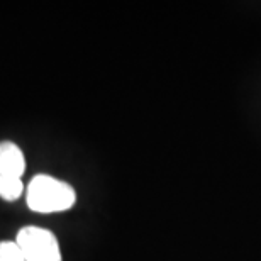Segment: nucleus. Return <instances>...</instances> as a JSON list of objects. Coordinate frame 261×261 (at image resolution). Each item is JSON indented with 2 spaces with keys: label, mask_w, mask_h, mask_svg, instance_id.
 <instances>
[{
  "label": "nucleus",
  "mask_w": 261,
  "mask_h": 261,
  "mask_svg": "<svg viewBox=\"0 0 261 261\" xmlns=\"http://www.w3.org/2000/svg\"><path fill=\"white\" fill-rule=\"evenodd\" d=\"M76 202L73 187L49 175H38L29 181L25 203L31 211L39 214L65 212Z\"/></svg>",
  "instance_id": "1"
},
{
  "label": "nucleus",
  "mask_w": 261,
  "mask_h": 261,
  "mask_svg": "<svg viewBox=\"0 0 261 261\" xmlns=\"http://www.w3.org/2000/svg\"><path fill=\"white\" fill-rule=\"evenodd\" d=\"M15 244L25 261H61L58 239L43 227H22L15 236Z\"/></svg>",
  "instance_id": "2"
},
{
  "label": "nucleus",
  "mask_w": 261,
  "mask_h": 261,
  "mask_svg": "<svg viewBox=\"0 0 261 261\" xmlns=\"http://www.w3.org/2000/svg\"><path fill=\"white\" fill-rule=\"evenodd\" d=\"M25 170V160L22 149L15 143L2 141L0 143V178L22 180Z\"/></svg>",
  "instance_id": "3"
},
{
  "label": "nucleus",
  "mask_w": 261,
  "mask_h": 261,
  "mask_svg": "<svg viewBox=\"0 0 261 261\" xmlns=\"http://www.w3.org/2000/svg\"><path fill=\"white\" fill-rule=\"evenodd\" d=\"M24 194V184L19 178H0V197L7 202H14Z\"/></svg>",
  "instance_id": "4"
},
{
  "label": "nucleus",
  "mask_w": 261,
  "mask_h": 261,
  "mask_svg": "<svg viewBox=\"0 0 261 261\" xmlns=\"http://www.w3.org/2000/svg\"><path fill=\"white\" fill-rule=\"evenodd\" d=\"M0 261H25L15 241L0 243Z\"/></svg>",
  "instance_id": "5"
}]
</instances>
